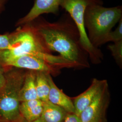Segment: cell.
<instances>
[{"label":"cell","instance_id":"obj_17","mask_svg":"<svg viewBox=\"0 0 122 122\" xmlns=\"http://www.w3.org/2000/svg\"><path fill=\"white\" fill-rule=\"evenodd\" d=\"M15 32L0 35V51L7 49L12 42Z\"/></svg>","mask_w":122,"mask_h":122},{"label":"cell","instance_id":"obj_15","mask_svg":"<svg viewBox=\"0 0 122 122\" xmlns=\"http://www.w3.org/2000/svg\"><path fill=\"white\" fill-rule=\"evenodd\" d=\"M108 48L116 62L120 66H122V40L108 45Z\"/></svg>","mask_w":122,"mask_h":122},{"label":"cell","instance_id":"obj_21","mask_svg":"<svg viewBox=\"0 0 122 122\" xmlns=\"http://www.w3.org/2000/svg\"><path fill=\"white\" fill-rule=\"evenodd\" d=\"M2 1H3V0H0V9L1 6L2 4Z\"/></svg>","mask_w":122,"mask_h":122},{"label":"cell","instance_id":"obj_3","mask_svg":"<svg viewBox=\"0 0 122 122\" xmlns=\"http://www.w3.org/2000/svg\"><path fill=\"white\" fill-rule=\"evenodd\" d=\"M20 69L5 72V82L0 89V122H20L23 119L19 96L26 72Z\"/></svg>","mask_w":122,"mask_h":122},{"label":"cell","instance_id":"obj_5","mask_svg":"<svg viewBox=\"0 0 122 122\" xmlns=\"http://www.w3.org/2000/svg\"><path fill=\"white\" fill-rule=\"evenodd\" d=\"M104 4L103 0H61L60 7L70 15L78 30L81 46L94 63H100L103 53L99 48L92 45L88 38L84 26V16L87 6L90 5Z\"/></svg>","mask_w":122,"mask_h":122},{"label":"cell","instance_id":"obj_2","mask_svg":"<svg viewBox=\"0 0 122 122\" xmlns=\"http://www.w3.org/2000/svg\"><path fill=\"white\" fill-rule=\"evenodd\" d=\"M122 18V6L105 7L96 4L88 5L84 13V22L92 45L98 48L106 43L109 34Z\"/></svg>","mask_w":122,"mask_h":122},{"label":"cell","instance_id":"obj_13","mask_svg":"<svg viewBox=\"0 0 122 122\" xmlns=\"http://www.w3.org/2000/svg\"><path fill=\"white\" fill-rule=\"evenodd\" d=\"M36 71H27L24 81L19 92V99L20 102L38 99L35 85Z\"/></svg>","mask_w":122,"mask_h":122},{"label":"cell","instance_id":"obj_12","mask_svg":"<svg viewBox=\"0 0 122 122\" xmlns=\"http://www.w3.org/2000/svg\"><path fill=\"white\" fill-rule=\"evenodd\" d=\"M67 113L61 107L48 101L43 102V111L39 120L41 122H64Z\"/></svg>","mask_w":122,"mask_h":122},{"label":"cell","instance_id":"obj_7","mask_svg":"<svg viewBox=\"0 0 122 122\" xmlns=\"http://www.w3.org/2000/svg\"><path fill=\"white\" fill-rule=\"evenodd\" d=\"M2 65L18 69L43 72L53 76L59 74L60 70L55 66L48 62L43 57L33 55H26L18 57L5 62Z\"/></svg>","mask_w":122,"mask_h":122},{"label":"cell","instance_id":"obj_18","mask_svg":"<svg viewBox=\"0 0 122 122\" xmlns=\"http://www.w3.org/2000/svg\"><path fill=\"white\" fill-rule=\"evenodd\" d=\"M64 122H81L79 117L74 113H68Z\"/></svg>","mask_w":122,"mask_h":122},{"label":"cell","instance_id":"obj_6","mask_svg":"<svg viewBox=\"0 0 122 122\" xmlns=\"http://www.w3.org/2000/svg\"><path fill=\"white\" fill-rule=\"evenodd\" d=\"M110 95L108 83L105 84L92 103L79 115L81 122H106V111Z\"/></svg>","mask_w":122,"mask_h":122},{"label":"cell","instance_id":"obj_9","mask_svg":"<svg viewBox=\"0 0 122 122\" xmlns=\"http://www.w3.org/2000/svg\"><path fill=\"white\" fill-rule=\"evenodd\" d=\"M107 83V81L106 80L94 79L87 90L74 98L73 101L74 113L79 116L82 111L92 103Z\"/></svg>","mask_w":122,"mask_h":122},{"label":"cell","instance_id":"obj_8","mask_svg":"<svg viewBox=\"0 0 122 122\" xmlns=\"http://www.w3.org/2000/svg\"><path fill=\"white\" fill-rule=\"evenodd\" d=\"M61 0H35L30 11L20 19L17 25H24L33 22L44 14L58 15L59 13Z\"/></svg>","mask_w":122,"mask_h":122},{"label":"cell","instance_id":"obj_1","mask_svg":"<svg viewBox=\"0 0 122 122\" xmlns=\"http://www.w3.org/2000/svg\"><path fill=\"white\" fill-rule=\"evenodd\" d=\"M30 23L51 52L59 53L60 56L79 66H87L88 54L81 46L78 30L68 13L62 15L55 22L43 19L35 25Z\"/></svg>","mask_w":122,"mask_h":122},{"label":"cell","instance_id":"obj_4","mask_svg":"<svg viewBox=\"0 0 122 122\" xmlns=\"http://www.w3.org/2000/svg\"><path fill=\"white\" fill-rule=\"evenodd\" d=\"M15 32L12 42L7 49L0 51V64L26 55H37L40 52H52L31 23L23 25Z\"/></svg>","mask_w":122,"mask_h":122},{"label":"cell","instance_id":"obj_20","mask_svg":"<svg viewBox=\"0 0 122 122\" xmlns=\"http://www.w3.org/2000/svg\"><path fill=\"white\" fill-rule=\"evenodd\" d=\"M20 122H41L40 120H39V119H38V120H36V121H33V122H28V121H26L25 120L24 118L23 119V120H22V121H21Z\"/></svg>","mask_w":122,"mask_h":122},{"label":"cell","instance_id":"obj_16","mask_svg":"<svg viewBox=\"0 0 122 122\" xmlns=\"http://www.w3.org/2000/svg\"><path fill=\"white\" fill-rule=\"evenodd\" d=\"M122 40V18L119 21L118 25L116 29L111 31L106 39V43L109 42H117Z\"/></svg>","mask_w":122,"mask_h":122},{"label":"cell","instance_id":"obj_19","mask_svg":"<svg viewBox=\"0 0 122 122\" xmlns=\"http://www.w3.org/2000/svg\"><path fill=\"white\" fill-rule=\"evenodd\" d=\"M5 81V72L2 67V65L0 64V89L3 87Z\"/></svg>","mask_w":122,"mask_h":122},{"label":"cell","instance_id":"obj_10","mask_svg":"<svg viewBox=\"0 0 122 122\" xmlns=\"http://www.w3.org/2000/svg\"><path fill=\"white\" fill-rule=\"evenodd\" d=\"M50 86L48 101L66 110L68 113H74L75 108L73 101L60 90L53 81L52 76L48 74Z\"/></svg>","mask_w":122,"mask_h":122},{"label":"cell","instance_id":"obj_11","mask_svg":"<svg viewBox=\"0 0 122 122\" xmlns=\"http://www.w3.org/2000/svg\"><path fill=\"white\" fill-rule=\"evenodd\" d=\"M43 109V102L39 99L22 102L20 105V111L22 118L28 122L39 119Z\"/></svg>","mask_w":122,"mask_h":122},{"label":"cell","instance_id":"obj_14","mask_svg":"<svg viewBox=\"0 0 122 122\" xmlns=\"http://www.w3.org/2000/svg\"><path fill=\"white\" fill-rule=\"evenodd\" d=\"M35 85L38 99L43 102L48 101L50 86L48 74L43 72L36 71Z\"/></svg>","mask_w":122,"mask_h":122}]
</instances>
